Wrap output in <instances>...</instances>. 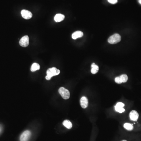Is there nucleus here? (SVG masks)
<instances>
[{
    "mask_svg": "<svg viewBox=\"0 0 141 141\" xmlns=\"http://www.w3.org/2000/svg\"><path fill=\"white\" fill-rule=\"evenodd\" d=\"M60 73V70H58L55 67L50 68L47 71V75L45 77V78L47 80H50L52 77L58 75Z\"/></svg>",
    "mask_w": 141,
    "mask_h": 141,
    "instance_id": "obj_1",
    "label": "nucleus"
},
{
    "mask_svg": "<svg viewBox=\"0 0 141 141\" xmlns=\"http://www.w3.org/2000/svg\"><path fill=\"white\" fill-rule=\"evenodd\" d=\"M121 37L119 34H115L109 37L108 42L111 44H114L120 41Z\"/></svg>",
    "mask_w": 141,
    "mask_h": 141,
    "instance_id": "obj_2",
    "label": "nucleus"
},
{
    "mask_svg": "<svg viewBox=\"0 0 141 141\" xmlns=\"http://www.w3.org/2000/svg\"><path fill=\"white\" fill-rule=\"evenodd\" d=\"M59 93L64 99H67L70 98V91L63 87L59 89Z\"/></svg>",
    "mask_w": 141,
    "mask_h": 141,
    "instance_id": "obj_3",
    "label": "nucleus"
},
{
    "mask_svg": "<svg viewBox=\"0 0 141 141\" xmlns=\"http://www.w3.org/2000/svg\"><path fill=\"white\" fill-rule=\"evenodd\" d=\"M20 45L22 47L28 46L29 45V37L28 35H25L20 39L19 41Z\"/></svg>",
    "mask_w": 141,
    "mask_h": 141,
    "instance_id": "obj_4",
    "label": "nucleus"
},
{
    "mask_svg": "<svg viewBox=\"0 0 141 141\" xmlns=\"http://www.w3.org/2000/svg\"><path fill=\"white\" fill-rule=\"evenodd\" d=\"M31 136V132L29 130L24 132L20 136V141H28Z\"/></svg>",
    "mask_w": 141,
    "mask_h": 141,
    "instance_id": "obj_5",
    "label": "nucleus"
},
{
    "mask_svg": "<svg viewBox=\"0 0 141 141\" xmlns=\"http://www.w3.org/2000/svg\"><path fill=\"white\" fill-rule=\"evenodd\" d=\"M21 14L22 17L26 20L29 19L33 16L32 13L27 10H22L21 12Z\"/></svg>",
    "mask_w": 141,
    "mask_h": 141,
    "instance_id": "obj_6",
    "label": "nucleus"
},
{
    "mask_svg": "<svg viewBox=\"0 0 141 141\" xmlns=\"http://www.w3.org/2000/svg\"><path fill=\"white\" fill-rule=\"evenodd\" d=\"M80 104L81 106L84 109L86 108L88 105V99L86 97H83L81 98L80 100Z\"/></svg>",
    "mask_w": 141,
    "mask_h": 141,
    "instance_id": "obj_7",
    "label": "nucleus"
},
{
    "mask_svg": "<svg viewBox=\"0 0 141 141\" xmlns=\"http://www.w3.org/2000/svg\"><path fill=\"white\" fill-rule=\"evenodd\" d=\"M124 106V104L122 102H118L117 103L115 107V110L116 111L120 113H122L125 111V109L123 108Z\"/></svg>",
    "mask_w": 141,
    "mask_h": 141,
    "instance_id": "obj_8",
    "label": "nucleus"
},
{
    "mask_svg": "<svg viewBox=\"0 0 141 141\" xmlns=\"http://www.w3.org/2000/svg\"><path fill=\"white\" fill-rule=\"evenodd\" d=\"M130 118L132 121H137L139 117V114L137 111L133 110L130 113Z\"/></svg>",
    "mask_w": 141,
    "mask_h": 141,
    "instance_id": "obj_9",
    "label": "nucleus"
},
{
    "mask_svg": "<svg viewBox=\"0 0 141 141\" xmlns=\"http://www.w3.org/2000/svg\"><path fill=\"white\" fill-rule=\"evenodd\" d=\"M65 18V16L62 14H57L55 16L54 20L56 22H60L63 21Z\"/></svg>",
    "mask_w": 141,
    "mask_h": 141,
    "instance_id": "obj_10",
    "label": "nucleus"
},
{
    "mask_svg": "<svg viewBox=\"0 0 141 141\" xmlns=\"http://www.w3.org/2000/svg\"><path fill=\"white\" fill-rule=\"evenodd\" d=\"M83 36V33L81 31H76L72 34V37L73 39H76Z\"/></svg>",
    "mask_w": 141,
    "mask_h": 141,
    "instance_id": "obj_11",
    "label": "nucleus"
},
{
    "mask_svg": "<svg viewBox=\"0 0 141 141\" xmlns=\"http://www.w3.org/2000/svg\"><path fill=\"white\" fill-rule=\"evenodd\" d=\"M92 69L91 70V72L93 74H95L98 72L99 70V67L98 66L96 65L95 63H93L91 65Z\"/></svg>",
    "mask_w": 141,
    "mask_h": 141,
    "instance_id": "obj_12",
    "label": "nucleus"
},
{
    "mask_svg": "<svg viewBox=\"0 0 141 141\" xmlns=\"http://www.w3.org/2000/svg\"><path fill=\"white\" fill-rule=\"evenodd\" d=\"M63 124L68 129H70L72 127V124L69 120H65L63 122Z\"/></svg>",
    "mask_w": 141,
    "mask_h": 141,
    "instance_id": "obj_13",
    "label": "nucleus"
},
{
    "mask_svg": "<svg viewBox=\"0 0 141 141\" xmlns=\"http://www.w3.org/2000/svg\"><path fill=\"white\" fill-rule=\"evenodd\" d=\"M40 65L37 63H34L32 64L31 67V70L32 72H35L36 70H39L40 69Z\"/></svg>",
    "mask_w": 141,
    "mask_h": 141,
    "instance_id": "obj_14",
    "label": "nucleus"
},
{
    "mask_svg": "<svg viewBox=\"0 0 141 141\" xmlns=\"http://www.w3.org/2000/svg\"><path fill=\"white\" fill-rule=\"evenodd\" d=\"M124 127L127 130H132L133 129V125L129 123H125L124 124Z\"/></svg>",
    "mask_w": 141,
    "mask_h": 141,
    "instance_id": "obj_15",
    "label": "nucleus"
},
{
    "mask_svg": "<svg viewBox=\"0 0 141 141\" xmlns=\"http://www.w3.org/2000/svg\"><path fill=\"white\" fill-rule=\"evenodd\" d=\"M120 78H121L122 82H126L127 81L128 79V77L127 76L126 74H122V75L120 76Z\"/></svg>",
    "mask_w": 141,
    "mask_h": 141,
    "instance_id": "obj_16",
    "label": "nucleus"
},
{
    "mask_svg": "<svg viewBox=\"0 0 141 141\" xmlns=\"http://www.w3.org/2000/svg\"><path fill=\"white\" fill-rule=\"evenodd\" d=\"M115 81L116 83L119 84L122 83V80H121V78H120V77H119V76H118V77H116V78H115Z\"/></svg>",
    "mask_w": 141,
    "mask_h": 141,
    "instance_id": "obj_17",
    "label": "nucleus"
},
{
    "mask_svg": "<svg viewBox=\"0 0 141 141\" xmlns=\"http://www.w3.org/2000/svg\"><path fill=\"white\" fill-rule=\"evenodd\" d=\"M109 3L111 4H116L118 2V0H107Z\"/></svg>",
    "mask_w": 141,
    "mask_h": 141,
    "instance_id": "obj_18",
    "label": "nucleus"
},
{
    "mask_svg": "<svg viewBox=\"0 0 141 141\" xmlns=\"http://www.w3.org/2000/svg\"><path fill=\"white\" fill-rule=\"evenodd\" d=\"M138 2L140 4H141V0H138Z\"/></svg>",
    "mask_w": 141,
    "mask_h": 141,
    "instance_id": "obj_19",
    "label": "nucleus"
},
{
    "mask_svg": "<svg viewBox=\"0 0 141 141\" xmlns=\"http://www.w3.org/2000/svg\"><path fill=\"white\" fill-rule=\"evenodd\" d=\"M1 130H2V128L1 127H0V132H1Z\"/></svg>",
    "mask_w": 141,
    "mask_h": 141,
    "instance_id": "obj_20",
    "label": "nucleus"
},
{
    "mask_svg": "<svg viewBox=\"0 0 141 141\" xmlns=\"http://www.w3.org/2000/svg\"><path fill=\"white\" fill-rule=\"evenodd\" d=\"M122 141H126V140H122Z\"/></svg>",
    "mask_w": 141,
    "mask_h": 141,
    "instance_id": "obj_21",
    "label": "nucleus"
}]
</instances>
